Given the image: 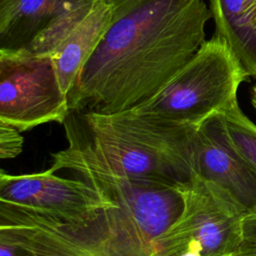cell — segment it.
Listing matches in <instances>:
<instances>
[{"instance_id":"obj_1","label":"cell","mask_w":256,"mask_h":256,"mask_svg":"<svg viewBox=\"0 0 256 256\" xmlns=\"http://www.w3.org/2000/svg\"><path fill=\"white\" fill-rule=\"evenodd\" d=\"M110 25L69 91L70 112L111 114L159 92L197 53L204 0H110Z\"/></svg>"},{"instance_id":"obj_2","label":"cell","mask_w":256,"mask_h":256,"mask_svg":"<svg viewBox=\"0 0 256 256\" xmlns=\"http://www.w3.org/2000/svg\"><path fill=\"white\" fill-rule=\"evenodd\" d=\"M62 169L101 186L115 205L61 220L0 201V236L38 256H156V238L183 208L178 186L124 178L79 163Z\"/></svg>"},{"instance_id":"obj_3","label":"cell","mask_w":256,"mask_h":256,"mask_svg":"<svg viewBox=\"0 0 256 256\" xmlns=\"http://www.w3.org/2000/svg\"><path fill=\"white\" fill-rule=\"evenodd\" d=\"M68 145L52 154L53 172L84 164L131 179L175 186L195 177L198 126L141 115L132 110L103 114L70 112L63 122Z\"/></svg>"},{"instance_id":"obj_4","label":"cell","mask_w":256,"mask_h":256,"mask_svg":"<svg viewBox=\"0 0 256 256\" xmlns=\"http://www.w3.org/2000/svg\"><path fill=\"white\" fill-rule=\"evenodd\" d=\"M248 77L224 39L214 34L159 92L129 110L199 126L235 103Z\"/></svg>"},{"instance_id":"obj_5","label":"cell","mask_w":256,"mask_h":256,"mask_svg":"<svg viewBox=\"0 0 256 256\" xmlns=\"http://www.w3.org/2000/svg\"><path fill=\"white\" fill-rule=\"evenodd\" d=\"M183 208L156 238V256H180L195 242L202 256H233L241 240L242 216L212 183L195 175L178 185Z\"/></svg>"},{"instance_id":"obj_6","label":"cell","mask_w":256,"mask_h":256,"mask_svg":"<svg viewBox=\"0 0 256 256\" xmlns=\"http://www.w3.org/2000/svg\"><path fill=\"white\" fill-rule=\"evenodd\" d=\"M69 113L52 56L0 54V122L24 132Z\"/></svg>"},{"instance_id":"obj_7","label":"cell","mask_w":256,"mask_h":256,"mask_svg":"<svg viewBox=\"0 0 256 256\" xmlns=\"http://www.w3.org/2000/svg\"><path fill=\"white\" fill-rule=\"evenodd\" d=\"M100 0L0 3V54L53 56Z\"/></svg>"},{"instance_id":"obj_8","label":"cell","mask_w":256,"mask_h":256,"mask_svg":"<svg viewBox=\"0 0 256 256\" xmlns=\"http://www.w3.org/2000/svg\"><path fill=\"white\" fill-rule=\"evenodd\" d=\"M0 201L72 220L95 210L115 205L101 186L82 179L59 177L50 169L12 175L0 171Z\"/></svg>"},{"instance_id":"obj_9","label":"cell","mask_w":256,"mask_h":256,"mask_svg":"<svg viewBox=\"0 0 256 256\" xmlns=\"http://www.w3.org/2000/svg\"><path fill=\"white\" fill-rule=\"evenodd\" d=\"M194 167L196 175L215 185L242 217L256 213V169L233 145L222 112L197 127Z\"/></svg>"},{"instance_id":"obj_10","label":"cell","mask_w":256,"mask_h":256,"mask_svg":"<svg viewBox=\"0 0 256 256\" xmlns=\"http://www.w3.org/2000/svg\"><path fill=\"white\" fill-rule=\"evenodd\" d=\"M113 15L110 0H100L52 56L60 86L68 95L81 69L105 34Z\"/></svg>"},{"instance_id":"obj_11","label":"cell","mask_w":256,"mask_h":256,"mask_svg":"<svg viewBox=\"0 0 256 256\" xmlns=\"http://www.w3.org/2000/svg\"><path fill=\"white\" fill-rule=\"evenodd\" d=\"M215 34L227 43L248 76H256V0H209Z\"/></svg>"},{"instance_id":"obj_12","label":"cell","mask_w":256,"mask_h":256,"mask_svg":"<svg viewBox=\"0 0 256 256\" xmlns=\"http://www.w3.org/2000/svg\"><path fill=\"white\" fill-rule=\"evenodd\" d=\"M222 113L233 145L256 169V124L243 113L238 101Z\"/></svg>"},{"instance_id":"obj_13","label":"cell","mask_w":256,"mask_h":256,"mask_svg":"<svg viewBox=\"0 0 256 256\" xmlns=\"http://www.w3.org/2000/svg\"><path fill=\"white\" fill-rule=\"evenodd\" d=\"M23 137L15 127L0 122V158L12 159L22 152Z\"/></svg>"},{"instance_id":"obj_14","label":"cell","mask_w":256,"mask_h":256,"mask_svg":"<svg viewBox=\"0 0 256 256\" xmlns=\"http://www.w3.org/2000/svg\"><path fill=\"white\" fill-rule=\"evenodd\" d=\"M233 256H256V213L241 220V240Z\"/></svg>"},{"instance_id":"obj_15","label":"cell","mask_w":256,"mask_h":256,"mask_svg":"<svg viewBox=\"0 0 256 256\" xmlns=\"http://www.w3.org/2000/svg\"><path fill=\"white\" fill-rule=\"evenodd\" d=\"M0 256H38L35 252L0 236Z\"/></svg>"},{"instance_id":"obj_16","label":"cell","mask_w":256,"mask_h":256,"mask_svg":"<svg viewBox=\"0 0 256 256\" xmlns=\"http://www.w3.org/2000/svg\"><path fill=\"white\" fill-rule=\"evenodd\" d=\"M180 256H202V254L198 245L195 242L191 241L188 249L184 253H182Z\"/></svg>"},{"instance_id":"obj_17","label":"cell","mask_w":256,"mask_h":256,"mask_svg":"<svg viewBox=\"0 0 256 256\" xmlns=\"http://www.w3.org/2000/svg\"><path fill=\"white\" fill-rule=\"evenodd\" d=\"M251 102H252V105L254 106V108H255V110H256V84H255V85H254V87H253V92H252Z\"/></svg>"},{"instance_id":"obj_18","label":"cell","mask_w":256,"mask_h":256,"mask_svg":"<svg viewBox=\"0 0 256 256\" xmlns=\"http://www.w3.org/2000/svg\"><path fill=\"white\" fill-rule=\"evenodd\" d=\"M6 1H8V0H0V3H4V2H6Z\"/></svg>"}]
</instances>
